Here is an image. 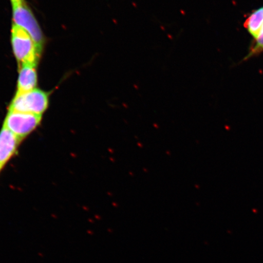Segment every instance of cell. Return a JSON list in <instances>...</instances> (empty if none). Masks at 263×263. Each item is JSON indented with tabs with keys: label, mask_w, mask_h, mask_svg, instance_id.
<instances>
[{
	"label": "cell",
	"mask_w": 263,
	"mask_h": 263,
	"mask_svg": "<svg viewBox=\"0 0 263 263\" xmlns=\"http://www.w3.org/2000/svg\"><path fill=\"white\" fill-rule=\"evenodd\" d=\"M41 120L42 115L9 110L3 127L23 140L37 127Z\"/></svg>",
	"instance_id": "3"
},
{
	"label": "cell",
	"mask_w": 263,
	"mask_h": 263,
	"mask_svg": "<svg viewBox=\"0 0 263 263\" xmlns=\"http://www.w3.org/2000/svg\"><path fill=\"white\" fill-rule=\"evenodd\" d=\"M254 40V44L252 45L249 54L246 55L245 60L255 57L263 52V25L257 37Z\"/></svg>",
	"instance_id": "8"
},
{
	"label": "cell",
	"mask_w": 263,
	"mask_h": 263,
	"mask_svg": "<svg viewBox=\"0 0 263 263\" xmlns=\"http://www.w3.org/2000/svg\"><path fill=\"white\" fill-rule=\"evenodd\" d=\"M22 140L11 131L3 127L0 131V172L14 155Z\"/></svg>",
	"instance_id": "5"
},
{
	"label": "cell",
	"mask_w": 263,
	"mask_h": 263,
	"mask_svg": "<svg viewBox=\"0 0 263 263\" xmlns=\"http://www.w3.org/2000/svg\"><path fill=\"white\" fill-rule=\"evenodd\" d=\"M12 3V5H16L19 4V3H21L25 2V0H11Z\"/></svg>",
	"instance_id": "9"
},
{
	"label": "cell",
	"mask_w": 263,
	"mask_h": 263,
	"mask_svg": "<svg viewBox=\"0 0 263 263\" xmlns=\"http://www.w3.org/2000/svg\"><path fill=\"white\" fill-rule=\"evenodd\" d=\"M37 85V73L36 66L22 65L20 66L17 82V91L23 93L35 89Z\"/></svg>",
	"instance_id": "6"
},
{
	"label": "cell",
	"mask_w": 263,
	"mask_h": 263,
	"mask_svg": "<svg viewBox=\"0 0 263 263\" xmlns=\"http://www.w3.org/2000/svg\"><path fill=\"white\" fill-rule=\"evenodd\" d=\"M49 94L40 89L18 93L16 92L9 106V110L42 115L47 109Z\"/></svg>",
	"instance_id": "2"
},
{
	"label": "cell",
	"mask_w": 263,
	"mask_h": 263,
	"mask_svg": "<svg viewBox=\"0 0 263 263\" xmlns=\"http://www.w3.org/2000/svg\"><path fill=\"white\" fill-rule=\"evenodd\" d=\"M11 44L15 57L20 66L37 65L42 49L39 48L27 31L14 24L11 30Z\"/></svg>",
	"instance_id": "1"
},
{
	"label": "cell",
	"mask_w": 263,
	"mask_h": 263,
	"mask_svg": "<svg viewBox=\"0 0 263 263\" xmlns=\"http://www.w3.org/2000/svg\"><path fill=\"white\" fill-rule=\"evenodd\" d=\"M263 25V6L255 11L246 19L244 26L254 39L257 37Z\"/></svg>",
	"instance_id": "7"
},
{
	"label": "cell",
	"mask_w": 263,
	"mask_h": 263,
	"mask_svg": "<svg viewBox=\"0 0 263 263\" xmlns=\"http://www.w3.org/2000/svg\"><path fill=\"white\" fill-rule=\"evenodd\" d=\"M13 21L14 25L24 29L42 50L44 44V35L37 20L25 2L13 5Z\"/></svg>",
	"instance_id": "4"
}]
</instances>
